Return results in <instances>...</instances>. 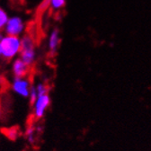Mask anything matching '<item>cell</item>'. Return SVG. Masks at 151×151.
Listing matches in <instances>:
<instances>
[{
	"label": "cell",
	"mask_w": 151,
	"mask_h": 151,
	"mask_svg": "<svg viewBox=\"0 0 151 151\" xmlns=\"http://www.w3.org/2000/svg\"><path fill=\"white\" fill-rule=\"evenodd\" d=\"M2 57L6 60H11L19 55L21 50V38L19 36L6 35L0 41Z\"/></svg>",
	"instance_id": "cell-1"
},
{
	"label": "cell",
	"mask_w": 151,
	"mask_h": 151,
	"mask_svg": "<svg viewBox=\"0 0 151 151\" xmlns=\"http://www.w3.org/2000/svg\"><path fill=\"white\" fill-rule=\"evenodd\" d=\"M20 58L27 66L30 68L33 66L36 60V51H35V42L32 37L29 34H25L21 38V50Z\"/></svg>",
	"instance_id": "cell-2"
},
{
	"label": "cell",
	"mask_w": 151,
	"mask_h": 151,
	"mask_svg": "<svg viewBox=\"0 0 151 151\" xmlns=\"http://www.w3.org/2000/svg\"><path fill=\"white\" fill-rule=\"evenodd\" d=\"M50 104H51V99L50 96V93L38 96L36 101L32 104L33 116L37 120L42 119L45 115L46 111H48L49 107L50 106Z\"/></svg>",
	"instance_id": "cell-3"
},
{
	"label": "cell",
	"mask_w": 151,
	"mask_h": 151,
	"mask_svg": "<svg viewBox=\"0 0 151 151\" xmlns=\"http://www.w3.org/2000/svg\"><path fill=\"white\" fill-rule=\"evenodd\" d=\"M24 28L25 25L23 19L19 16H13L8 18V21L3 32L6 35L20 37L24 32Z\"/></svg>",
	"instance_id": "cell-4"
},
{
	"label": "cell",
	"mask_w": 151,
	"mask_h": 151,
	"mask_svg": "<svg viewBox=\"0 0 151 151\" xmlns=\"http://www.w3.org/2000/svg\"><path fill=\"white\" fill-rule=\"evenodd\" d=\"M32 84L27 78H14L12 82V89L18 96L27 98L29 97Z\"/></svg>",
	"instance_id": "cell-5"
},
{
	"label": "cell",
	"mask_w": 151,
	"mask_h": 151,
	"mask_svg": "<svg viewBox=\"0 0 151 151\" xmlns=\"http://www.w3.org/2000/svg\"><path fill=\"white\" fill-rule=\"evenodd\" d=\"M12 72L14 78H26L30 72V67L27 66L20 58H17L13 61Z\"/></svg>",
	"instance_id": "cell-6"
},
{
	"label": "cell",
	"mask_w": 151,
	"mask_h": 151,
	"mask_svg": "<svg viewBox=\"0 0 151 151\" xmlns=\"http://www.w3.org/2000/svg\"><path fill=\"white\" fill-rule=\"evenodd\" d=\"M60 44V32L59 29H53L48 40V48L51 55H55Z\"/></svg>",
	"instance_id": "cell-7"
},
{
	"label": "cell",
	"mask_w": 151,
	"mask_h": 151,
	"mask_svg": "<svg viewBox=\"0 0 151 151\" xmlns=\"http://www.w3.org/2000/svg\"><path fill=\"white\" fill-rule=\"evenodd\" d=\"M4 134L10 140H16L19 137V129L16 127H11L4 129Z\"/></svg>",
	"instance_id": "cell-8"
},
{
	"label": "cell",
	"mask_w": 151,
	"mask_h": 151,
	"mask_svg": "<svg viewBox=\"0 0 151 151\" xmlns=\"http://www.w3.org/2000/svg\"><path fill=\"white\" fill-rule=\"evenodd\" d=\"M66 6V0H50L49 7L53 11H60Z\"/></svg>",
	"instance_id": "cell-9"
},
{
	"label": "cell",
	"mask_w": 151,
	"mask_h": 151,
	"mask_svg": "<svg viewBox=\"0 0 151 151\" xmlns=\"http://www.w3.org/2000/svg\"><path fill=\"white\" fill-rule=\"evenodd\" d=\"M35 132H36V129L32 126L28 127L26 131H25V137H26V139H27V140H28V142L30 144H34L35 141H36Z\"/></svg>",
	"instance_id": "cell-10"
},
{
	"label": "cell",
	"mask_w": 151,
	"mask_h": 151,
	"mask_svg": "<svg viewBox=\"0 0 151 151\" xmlns=\"http://www.w3.org/2000/svg\"><path fill=\"white\" fill-rule=\"evenodd\" d=\"M8 14L2 8L0 7V32H3L4 28L8 21Z\"/></svg>",
	"instance_id": "cell-11"
},
{
	"label": "cell",
	"mask_w": 151,
	"mask_h": 151,
	"mask_svg": "<svg viewBox=\"0 0 151 151\" xmlns=\"http://www.w3.org/2000/svg\"><path fill=\"white\" fill-rule=\"evenodd\" d=\"M35 88H36V91L38 93V96H42V94H45V93H49L50 92V88L49 86L42 83V82H40L38 83L36 86H35Z\"/></svg>",
	"instance_id": "cell-12"
},
{
	"label": "cell",
	"mask_w": 151,
	"mask_h": 151,
	"mask_svg": "<svg viewBox=\"0 0 151 151\" xmlns=\"http://www.w3.org/2000/svg\"><path fill=\"white\" fill-rule=\"evenodd\" d=\"M37 97H38V93L36 91L35 86H31V89H30V93H29V98H30L31 104H32L36 101Z\"/></svg>",
	"instance_id": "cell-13"
},
{
	"label": "cell",
	"mask_w": 151,
	"mask_h": 151,
	"mask_svg": "<svg viewBox=\"0 0 151 151\" xmlns=\"http://www.w3.org/2000/svg\"><path fill=\"white\" fill-rule=\"evenodd\" d=\"M5 36V33L3 32H0V41L3 39V37Z\"/></svg>",
	"instance_id": "cell-14"
},
{
	"label": "cell",
	"mask_w": 151,
	"mask_h": 151,
	"mask_svg": "<svg viewBox=\"0 0 151 151\" xmlns=\"http://www.w3.org/2000/svg\"><path fill=\"white\" fill-rule=\"evenodd\" d=\"M0 57H2V48H1V44H0Z\"/></svg>",
	"instance_id": "cell-15"
},
{
	"label": "cell",
	"mask_w": 151,
	"mask_h": 151,
	"mask_svg": "<svg viewBox=\"0 0 151 151\" xmlns=\"http://www.w3.org/2000/svg\"><path fill=\"white\" fill-rule=\"evenodd\" d=\"M2 115V107H1V104H0V117Z\"/></svg>",
	"instance_id": "cell-16"
},
{
	"label": "cell",
	"mask_w": 151,
	"mask_h": 151,
	"mask_svg": "<svg viewBox=\"0 0 151 151\" xmlns=\"http://www.w3.org/2000/svg\"><path fill=\"white\" fill-rule=\"evenodd\" d=\"M20 1H21V2H24V0H20Z\"/></svg>",
	"instance_id": "cell-17"
}]
</instances>
